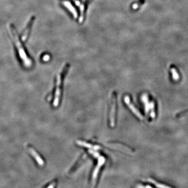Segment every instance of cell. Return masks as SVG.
<instances>
[{
	"label": "cell",
	"instance_id": "obj_1",
	"mask_svg": "<svg viewBox=\"0 0 188 188\" xmlns=\"http://www.w3.org/2000/svg\"><path fill=\"white\" fill-rule=\"evenodd\" d=\"M8 27L10 36L14 41L16 48L17 49L19 56L20 57V59L23 61L24 66L27 68H30L32 65V61L30 58H28L26 53L25 49L24 48L23 45L21 43V41L18 37L17 32L16 30L15 27L13 25L10 24L8 26Z\"/></svg>",
	"mask_w": 188,
	"mask_h": 188
},
{
	"label": "cell",
	"instance_id": "obj_2",
	"mask_svg": "<svg viewBox=\"0 0 188 188\" xmlns=\"http://www.w3.org/2000/svg\"><path fill=\"white\" fill-rule=\"evenodd\" d=\"M69 68V64H66L65 66H64L63 69L60 72V73L57 76V81H56V90L55 93V97L54 100V107H57L58 106L59 101H60V97L61 94V83L62 81V79L63 78L64 76L65 75L66 72L68 71Z\"/></svg>",
	"mask_w": 188,
	"mask_h": 188
},
{
	"label": "cell",
	"instance_id": "obj_3",
	"mask_svg": "<svg viewBox=\"0 0 188 188\" xmlns=\"http://www.w3.org/2000/svg\"><path fill=\"white\" fill-rule=\"evenodd\" d=\"M117 96L116 93H113L111 99V106L110 110V124L111 127H113L115 124V114L117 107Z\"/></svg>",
	"mask_w": 188,
	"mask_h": 188
},
{
	"label": "cell",
	"instance_id": "obj_4",
	"mask_svg": "<svg viewBox=\"0 0 188 188\" xmlns=\"http://www.w3.org/2000/svg\"><path fill=\"white\" fill-rule=\"evenodd\" d=\"M104 162H105V158L104 157H102V156H99V157H98V164L97 165L96 168H95L94 169V172L93 173V176H92V188H94L95 184H96V182L97 177V175L99 173L100 168H101L102 165L104 164Z\"/></svg>",
	"mask_w": 188,
	"mask_h": 188
},
{
	"label": "cell",
	"instance_id": "obj_5",
	"mask_svg": "<svg viewBox=\"0 0 188 188\" xmlns=\"http://www.w3.org/2000/svg\"><path fill=\"white\" fill-rule=\"evenodd\" d=\"M124 100H125V102L127 104V106L129 107L131 110L132 111V112L133 113H134L136 116H137L141 120H143L144 118L143 117L142 115L141 114V113L139 112V111L134 106L133 104H132L131 103V102L130 101V98L128 96H125V98H124Z\"/></svg>",
	"mask_w": 188,
	"mask_h": 188
},
{
	"label": "cell",
	"instance_id": "obj_6",
	"mask_svg": "<svg viewBox=\"0 0 188 188\" xmlns=\"http://www.w3.org/2000/svg\"><path fill=\"white\" fill-rule=\"evenodd\" d=\"M34 19H35V17H34V16H33L30 19V20H29L24 31H23L22 34V39L23 41L26 40V39L28 38L29 33L31 31V28L32 27V25L34 22Z\"/></svg>",
	"mask_w": 188,
	"mask_h": 188
},
{
	"label": "cell",
	"instance_id": "obj_7",
	"mask_svg": "<svg viewBox=\"0 0 188 188\" xmlns=\"http://www.w3.org/2000/svg\"><path fill=\"white\" fill-rule=\"evenodd\" d=\"M108 145V146H109L110 148H113L116 150H122L125 152L130 153V154L133 153L132 150H131L129 148H127L122 144H118V143H111V144H109Z\"/></svg>",
	"mask_w": 188,
	"mask_h": 188
},
{
	"label": "cell",
	"instance_id": "obj_8",
	"mask_svg": "<svg viewBox=\"0 0 188 188\" xmlns=\"http://www.w3.org/2000/svg\"><path fill=\"white\" fill-rule=\"evenodd\" d=\"M28 150L29 152H31V155L33 156L35 160L37 161L38 164L40 166H43L44 165V162L43 159L41 158L40 156L38 154L37 152H36V150H35L32 148H28Z\"/></svg>",
	"mask_w": 188,
	"mask_h": 188
},
{
	"label": "cell",
	"instance_id": "obj_9",
	"mask_svg": "<svg viewBox=\"0 0 188 188\" xmlns=\"http://www.w3.org/2000/svg\"><path fill=\"white\" fill-rule=\"evenodd\" d=\"M63 4L71 12L72 15L74 16V18H77V11L75 9V8L73 7V6L71 4V3L69 2L68 1H63Z\"/></svg>",
	"mask_w": 188,
	"mask_h": 188
},
{
	"label": "cell",
	"instance_id": "obj_10",
	"mask_svg": "<svg viewBox=\"0 0 188 188\" xmlns=\"http://www.w3.org/2000/svg\"><path fill=\"white\" fill-rule=\"evenodd\" d=\"M76 143L79 145H80L83 147H85V148H90V149H93L94 150H98L100 149V147L99 146H97V145H93L89 143L84 142V141H77L76 142Z\"/></svg>",
	"mask_w": 188,
	"mask_h": 188
},
{
	"label": "cell",
	"instance_id": "obj_11",
	"mask_svg": "<svg viewBox=\"0 0 188 188\" xmlns=\"http://www.w3.org/2000/svg\"><path fill=\"white\" fill-rule=\"evenodd\" d=\"M89 0H83L82 2L80 5V11H81V14L79 18V22L81 23L84 18V10H85V5L87 3L89 2Z\"/></svg>",
	"mask_w": 188,
	"mask_h": 188
},
{
	"label": "cell",
	"instance_id": "obj_12",
	"mask_svg": "<svg viewBox=\"0 0 188 188\" xmlns=\"http://www.w3.org/2000/svg\"><path fill=\"white\" fill-rule=\"evenodd\" d=\"M143 102L145 104V112L148 114L149 109H150V104L148 103V99L147 95L144 94L142 97Z\"/></svg>",
	"mask_w": 188,
	"mask_h": 188
},
{
	"label": "cell",
	"instance_id": "obj_13",
	"mask_svg": "<svg viewBox=\"0 0 188 188\" xmlns=\"http://www.w3.org/2000/svg\"><path fill=\"white\" fill-rule=\"evenodd\" d=\"M148 182H150L153 183V184H154V185H155V186L158 188H172L170 187L166 186L165 185L161 184V183H158V182H157L156 181L154 180H153L152 179H150V178L148 179Z\"/></svg>",
	"mask_w": 188,
	"mask_h": 188
},
{
	"label": "cell",
	"instance_id": "obj_14",
	"mask_svg": "<svg viewBox=\"0 0 188 188\" xmlns=\"http://www.w3.org/2000/svg\"><path fill=\"white\" fill-rule=\"evenodd\" d=\"M154 108H155L154 102L152 101L150 103V116L152 118V119H154L155 118V111H154Z\"/></svg>",
	"mask_w": 188,
	"mask_h": 188
},
{
	"label": "cell",
	"instance_id": "obj_15",
	"mask_svg": "<svg viewBox=\"0 0 188 188\" xmlns=\"http://www.w3.org/2000/svg\"><path fill=\"white\" fill-rule=\"evenodd\" d=\"M171 72L172 73V76H173V80L178 81L179 79V75L176 69L174 68H172L171 69Z\"/></svg>",
	"mask_w": 188,
	"mask_h": 188
},
{
	"label": "cell",
	"instance_id": "obj_16",
	"mask_svg": "<svg viewBox=\"0 0 188 188\" xmlns=\"http://www.w3.org/2000/svg\"><path fill=\"white\" fill-rule=\"evenodd\" d=\"M188 117V111L186 112H182L180 114H178L177 117L179 118H184L185 117Z\"/></svg>",
	"mask_w": 188,
	"mask_h": 188
},
{
	"label": "cell",
	"instance_id": "obj_17",
	"mask_svg": "<svg viewBox=\"0 0 188 188\" xmlns=\"http://www.w3.org/2000/svg\"><path fill=\"white\" fill-rule=\"evenodd\" d=\"M136 188H153L150 186H142V185H137Z\"/></svg>",
	"mask_w": 188,
	"mask_h": 188
},
{
	"label": "cell",
	"instance_id": "obj_18",
	"mask_svg": "<svg viewBox=\"0 0 188 188\" xmlns=\"http://www.w3.org/2000/svg\"><path fill=\"white\" fill-rule=\"evenodd\" d=\"M56 181L54 182L53 183H51V185H49V186H48V187L47 188H54L55 186H56Z\"/></svg>",
	"mask_w": 188,
	"mask_h": 188
},
{
	"label": "cell",
	"instance_id": "obj_19",
	"mask_svg": "<svg viewBox=\"0 0 188 188\" xmlns=\"http://www.w3.org/2000/svg\"><path fill=\"white\" fill-rule=\"evenodd\" d=\"M49 58H50V56H49L48 55H45L43 56V60L45 61H48Z\"/></svg>",
	"mask_w": 188,
	"mask_h": 188
},
{
	"label": "cell",
	"instance_id": "obj_20",
	"mask_svg": "<svg viewBox=\"0 0 188 188\" xmlns=\"http://www.w3.org/2000/svg\"><path fill=\"white\" fill-rule=\"evenodd\" d=\"M74 2L75 3L76 5H77L79 7H80V5H81V3H80L79 1V0H74Z\"/></svg>",
	"mask_w": 188,
	"mask_h": 188
}]
</instances>
